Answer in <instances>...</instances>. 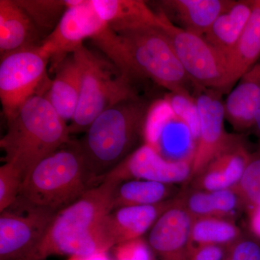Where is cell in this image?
I'll use <instances>...</instances> for the list:
<instances>
[{"instance_id": "6da1fadb", "label": "cell", "mask_w": 260, "mask_h": 260, "mask_svg": "<svg viewBox=\"0 0 260 260\" xmlns=\"http://www.w3.org/2000/svg\"><path fill=\"white\" fill-rule=\"evenodd\" d=\"M151 108L140 95L121 101L99 114L78 140L95 185L139 148Z\"/></svg>"}, {"instance_id": "7a4b0ae2", "label": "cell", "mask_w": 260, "mask_h": 260, "mask_svg": "<svg viewBox=\"0 0 260 260\" xmlns=\"http://www.w3.org/2000/svg\"><path fill=\"white\" fill-rule=\"evenodd\" d=\"M119 183L104 179L79 200L57 212L42 240L22 260L107 254L101 251L95 234L103 219L112 210L113 193Z\"/></svg>"}, {"instance_id": "3957f363", "label": "cell", "mask_w": 260, "mask_h": 260, "mask_svg": "<svg viewBox=\"0 0 260 260\" xmlns=\"http://www.w3.org/2000/svg\"><path fill=\"white\" fill-rule=\"evenodd\" d=\"M8 123L0 140L3 160L16 167L23 179L38 162L70 140L68 124L39 93L27 101Z\"/></svg>"}, {"instance_id": "277c9868", "label": "cell", "mask_w": 260, "mask_h": 260, "mask_svg": "<svg viewBox=\"0 0 260 260\" xmlns=\"http://www.w3.org/2000/svg\"><path fill=\"white\" fill-rule=\"evenodd\" d=\"M95 186L79 141L70 139L32 168L23 179L20 195L59 212Z\"/></svg>"}, {"instance_id": "5b68a950", "label": "cell", "mask_w": 260, "mask_h": 260, "mask_svg": "<svg viewBox=\"0 0 260 260\" xmlns=\"http://www.w3.org/2000/svg\"><path fill=\"white\" fill-rule=\"evenodd\" d=\"M125 54L126 74L135 82L150 79L170 93L194 97V84L160 27H147L117 34Z\"/></svg>"}, {"instance_id": "8992f818", "label": "cell", "mask_w": 260, "mask_h": 260, "mask_svg": "<svg viewBox=\"0 0 260 260\" xmlns=\"http://www.w3.org/2000/svg\"><path fill=\"white\" fill-rule=\"evenodd\" d=\"M76 50L83 63V83L76 112L68 124L70 135L85 133L94 119L108 108L140 95L135 80L108 58L95 54L84 45Z\"/></svg>"}, {"instance_id": "52a82bcc", "label": "cell", "mask_w": 260, "mask_h": 260, "mask_svg": "<svg viewBox=\"0 0 260 260\" xmlns=\"http://www.w3.org/2000/svg\"><path fill=\"white\" fill-rule=\"evenodd\" d=\"M162 31L167 34L176 54L194 87L229 92L227 60L204 37L186 31L172 23L162 12H157Z\"/></svg>"}, {"instance_id": "ba28073f", "label": "cell", "mask_w": 260, "mask_h": 260, "mask_svg": "<svg viewBox=\"0 0 260 260\" xmlns=\"http://www.w3.org/2000/svg\"><path fill=\"white\" fill-rule=\"evenodd\" d=\"M57 212L19 195L0 212V260H22L42 240Z\"/></svg>"}, {"instance_id": "9c48e42d", "label": "cell", "mask_w": 260, "mask_h": 260, "mask_svg": "<svg viewBox=\"0 0 260 260\" xmlns=\"http://www.w3.org/2000/svg\"><path fill=\"white\" fill-rule=\"evenodd\" d=\"M49 60L40 46L1 58L0 100L8 121L15 117L27 101L38 94V88L45 80Z\"/></svg>"}, {"instance_id": "30bf717a", "label": "cell", "mask_w": 260, "mask_h": 260, "mask_svg": "<svg viewBox=\"0 0 260 260\" xmlns=\"http://www.w3.org/2000/svg\"><path fill=\"white\" fill-rule=\"evenodd\" d=\"M108 28L94 9L91 0H75L55 28L43 41L40 49L49 58L54 70L83 46L85 39L93 41Z\"/></svg>"}, {"instance_id": "8fae6325", "label": "cell", "mask_w": 260, "mask_h": 260, "mask_svg": "<svg viewBox=\"0 0 260 260\" xmlns=\"http://www.w3.org/2000/svg\"><path fill=\"white\" fill-rule=\"evenodd\" d=\"M223 94L213 89L194 87L193 96L199 112L200 127L191 166V180L239 139V136L229 134L225 129Z\"/></svg>"}, {"instance_id": "7c38bea8", "label": "cell", "mask_w": 260, "mask_h": 260, "mask_svg": "<svg viewBox=\"0 0 260 260\" xmlns=\"http://www.w3.org/2000/svg\"><path fill=\"white\" fill-rule=\"evenodd\" d=\"M173 201L174 198L156 205L122 207L109 212L95 234L101 250L107 253L119 244L142 238Z\"/></svg>"}, {"instance_id": "4fadbf2b", "label": "cell", "mask_w": 260, "mask_h": 260, "mask_svg": "<svg viewBox=\"0 0 260 260\" xmlns=\"http://www.w3.org/2000/svg\"><path fill=\"white\" fill-rule=\"evenodd\" d=\"M191 166L192 162L190 161L167 160L153 147L144 143L109 173L104 179H114L119 182L130 179H142L170 184L189 183Z\"/></svg>"}, {"instance_id": "5bb4252c", "label": "cell", "mask_w": 260, "mask_h": 260, "mask_svg": "<svg viewBox=\"0 0 260 260\" xmlns=\"http://www.w3.org/2000/svg\"><path fill=\"white\" fill-rule=\"evenodd\" d=\"M194 219L175 197L148 234L147 242L157 260H189Z\"/></svg>"}, {"instance_id": "9a60e30c", "label": "cell", "mask_w": 260, "mask_h": 260, "mask_svg": "<svg viewBox=\"0 0 260 260\" xmlns=\"http://www.w3.org/2000/svg\"><path fill=\"white\" fill-rule=\"evenodd\" d=\"M144 140L167 160L192 162L196 143L189 128L174 115L171 108L160 119H155L150 112Z\"/></svg>"}, {"instance_id": "2e32d148", "label": "cell", "mask_w": 260, "mask_h": 260, "mask_svg": "<svg viewBox=\"0 0 260 260\" xmlns=\"http://www.w3.org/2000/svg\"><path fill=\"white\" fill-rule=\"evenodd\" d=\"M251 155L239 137L203 172L193 178L189 186L208 191L232 189L242 179Z\"/></svg>"}, {"instance_id": "e0dca14e", "label": "cell", "mask_w": 260, "mask_h": 260, "mask_svg": "<svg viewBox=\"0 0 260 260\" xmlns=\"http://www.w3.org/2000/svg\"><path fill=\"white\" fill-rule=\"evenodd\" d=\"M234 0H162L159 11L172 23L196 35L205 37L214 22Z\"/></svg>"}, {"instance_id": "ac0fdd59", "label": "cell", "mask_w": 260, "mask_h": 260, "mask_svg": "<svg viewBox=\"0 0 260 260\" xmlns=\"http://www.w3.org/2000/svg\"><path fill=\"white\" fill-rule=\"evenodd\" d=\"M46 98L61 119L69 124L74 117L83 83V68L78 50L70 54L54 69Z\"/></svg>"}, {"instance_id": "d6986e66", "label": "cell", "mask_w": 260, "mask_h": 260, "mask_svg": "<svg viewBox=\"0 0 260 260\" xmlns=\"http://www.w3.org/2000/svg\"><path fill=\"white\" fill-rule=\"evenodd\" d=\"M42 35L15 0H0V59L41 46Z\"/></svg>"}, {"instance_id": "ffe728a7", "label": "cell", "mask_w": 260, "mask_h": 260, "mask_svg": "<svg viewBox=\"0 0 260 260\" xmlns=\"http://www.w3.org/2000/svg\"><path fill=\"white\" fill-rule=\"evenodd\" d=\"M260 108V63L239 80L224 102L225 119L236 131H244L255 124Z\"/></svg>"}, {"instance_id": "44dd1931", "label": "cell", "mask_w": 260, "mask_h": 260, "mask_svg": "<svg viewBox=\"0 0 260 260\" xmlns=\"http://www.w3.org/2000/svg\"><path fill=\"white\" fill-rule=\"evenodd\" d=\"M176 198L194 219L218 217L234 220L246 208L242 197L234 188L208 191L186 186L179 191Z\"/></svg>"}, {"instance_id": "7402d4cb", "label": "cell", "mask_w": 260, "mask_h": 260, "mask_svg": "<svg viewBox=\"0 0 260 260\" xmlns=\"http://www.w3.org/2000/svg\"><path fill=\"white\" fill-rule=\"evenodd\" d=\"M94 9L113 31L160 27L161 20L142 0H91Z\"/></svg>"}, {"instance_id": "603a6c76", "label": "cell", "mask_w": 260, "mask_h": 260, "mask_svg": "<svg viewBox=\"0 0 260 260\" xmlns=\"http://www.w3.org/2000/svg\"><path fill=\"white\" fill-rule=\"evenodd\" d=\"M254 0L234 1L216 19L205 39L228 60L246 28L254 8Z\"/></svg>"}, {"instance_id": "cb8c5ba5", "label": "cell", "mask_w": 260, "mask_h": 260, "mask_svg": "<svg viewBox=\"0 0 260 260\" xmlns=\"http://www.w3.org/2000/svg\"><path fill=\"white\" fill-rule=\"evenodd\" d=\"M259 56L260 0H254L249 22L227 60L229 88L255 65Z\"/></svg>"}, {"instance_id": "d4e9b609", "label": "cell", "mask_w": 260, "mask_h": 260, "mask_svg": "<svg viewBox=\"0 0 260 260\" xmlns=\"http://www.w3.org/2000/svg\"><path fill=\"white\" fill-rule=\"evenodd\" d=\"M174 184L130 179L119 183L113 193L112 210L127 206L156 205L175 198L179 192Z\"/></svg>"}, {"instance_id": "484cf974", "label": "cell", "mask_w": 260, "mask_h": 260, "mask_svg": "<svg viewBox=\"0 0 260 260\" xmlns=\"http://www.w3.org/2000/svg\"><path fill=\"white\" fill-rule=\"evenodd\" d=\"M242 230L234 220L218 217L194 219L191 230L193 248L216 245L227 247L242 237Z\"/></svg>"}, {"instance_id": "4316f807", "label": "cell", "mask_w": 260, "mask_h": 260, "mask_svg": "<svg viewBox=\"0 0 260 260\" xmlns=\"http://www.w3.org/2000/svg\"><path fill=\"white\" fill-rule=\"evenodd\" d=\"M17 4L31 18L38 30L47 37L53 31L64 12L70 0H15Z\"/></svg>"}, {"instance_id": "83f0119b", "label": "cell", "mask_w": 260, "mask_h": 260, "mask_svg": "<svg viewBox=\"0 0 260 260\" xmlns=\"http://www.w3.org/2000/svg\"><path fill=\"white\" fill-rule=\"evenodd\" d=\"M234 189L242 197L246 208L260 207V150L251 154L242 179Z\"/></svg>"}, {"instance_id": "f1b7e54d", "label": "cell", "mask_w": 260, "mask_h": 260, "mask_svg": "<svg viewBox=\"0 0 260 260\" xmlns=\"http://www.w3.org/2000/svg\"><path fill=\"white\" fill-rule=\"evenodd\" d=\"M165 101L169 104L174 115L189 128L197 146L199 139L200 121L199 112L194 98L169 93L166 97Z\"/></svg>"}, {"instance_id": "f546056e", "label": "cell", "mask_w": 260, "mask_h": 260, "mask_svg": "<svg viewBox=\"0 0 260 260\" xmlns=\"http://www.w3.org/2000/svg\"><path fill=\"white\" fill-rule=\"evenodd\" d=\"M23 178L20 171L9 162L0 167V212L15 203L20 195Z\"/></svg>"}, {"instance_id": "4dcf8cb0", "label": "cell", "mask_w": 260, "mask_h": 260, "mask_svg": "<svg viewBox=\"0 0 260 260\" xmlns=\"http://www.w3.org/2000/svg\"><path fill=\"white\" fill-rule=\"evenodd\" d=\"M114 249L112 260H157L148 242L142 238L122 243Z\"/></svg>"}, {"instance_id": "1f68e13d", "label": "cell", "mask_w": 260, "mask_h": 260, "mask_svg": "<svg viewBox=\"0 0 260 260\" xmlns=\"http://www.w3.org/2000/svg\"><path fill=\"white\" fill-rule=\"evenodd\" d=\"M226 255L233 260H260V243L243 236L227 246Z\"/></svg>"}, {"instance_id": "d6a6232c", "label": "cell", "mask_w": 260, "mask_h": 260, "mask_svg": "<svg viewBox=\"0 0 260 260\" xmlns=\"http://www.w3.org/2000/svg\"><path fill=\"white\" fill-rule=\"evenodd\" d=\"M226 255V247L210 245L193 248L189 260H223Z\"/></svg>"}, {"instance_id": "836d02e7", "label": "cell", "mask_w": 260, "mask_h": 260, "mask_svg": "<svg viewBox=\"0 0 260 260\" xmlns=\"http://www.w3.org/2000/svg\"><path fill=\"white\" fill-rule=\"evenodd\" d=\"M249 225L251 234L260 240V207L251 208L249 212Z\"/></svg>"}, {"instance_id": "e575fe53", "label": "cell", "mask_w": 260, "mask_h": 260, "mask_svg": "<svg viewBox=\"0 0 260 260\" xmlns=\"http://www.w3.org/2000/svg\"><path fill=\"white\" fill-rule=\"evenodd\" d=\"M107 254H98V255L88 256V257H78V256H71V258L68 260H110L108 259Z\"/></svg>"}, {"instance_id": "d590c367", "label": "cell", "mask_w": 260, "mask_h": 260, "mask_svg": "<svg viewBox=\"0 0 260 260\" xmlns=\"http://www.w3.org/2000/svg\"><path fill=\"white\" fill-rule=\"evenodd\" d=\"M254 127V129H255L256 133H257V135H259V136H260V119H258V120L256 121Z\"/></svg>"}, {"instance_id": "8d00e7d4", "label": "cell", "mask_w": 260, "mask_h": 260, "mask_svg": "<svg viewBox=\"0 0 260 260\" xmlns=\"http://www.w3.org/2000/svg\"><path fill=\"white\" fill-rule=\"evenodd\" d=\"M223 260H233V259H231V258L229 257V256L225 255V258H224Z\"/></svg>"}]
</instances>
